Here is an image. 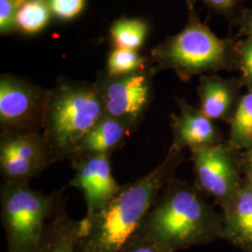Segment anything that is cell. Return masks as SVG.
<instances>
[{
  "label": "cell",
  "mask_w": 252,
  "mask_h": 252,
  "mask_svg": "<svg viewBox=\"0 0 252 252\" xmlns=\"http://www.w3.org/2000/svg\"><path fill=\"white\" fill-rule=\"evenodd\" d=\"M132 134L133 132L126 125L105 114L83 137L72 159L79 156L111 155L125 144L126 138Z\"/></svg>",
  "instance_id": "5bb4252c"
},
{
  "label": "cell",
  "mask_w": 252,
  "mask_h": 252,
  "mask_svg": "<svg viewBox=\"0 0 252 252\" xmlns=\"http://www.w3.org/2000/svg\"><path fill=\"white\" fill-rule=\"evenodd\" d=\"M222 216L194 184L176 176L163 187L135 237L166 252L220 239Z\"/></svg>",
  "instance_id": "7a4b0ae2"
},
{
  "label": "cell",
  "mask_w": 252,
  "mask_h": 252,
  "mask_svg": "<svg viewBox=\"0 0 252 252\" xmlns=\"http://www.w3.org/2000/svg\"><path fill=\"white\" fill-rule=\"evenodd\" d=\"M188 6H194L197 1L203 2L208 9L217 14L224 16L232 24L243 9L244 2L246 0H186Z\"/></svg>",
  "instance_id": "44dd1931"
},
{
  "label": "cell",
  "mask_w": 252,
  "mask_h": 252,
  "mask_svg": "<svg viewBox=\"0 0 252 252\" xmlns=\"http://www.w3.org/2000/svg\"><path fill=\"white\" fill-rule=\"evenodd\" d=\"M185 157L169 149L152 171L122 186L108 205L79 223L75 252H121L138 234L163 187Z\"/></svg>",
  "instance_id": "6da1fadb"
},
{
  "label": "cell",
  "mask_w": 252,
  "mask_h": 252,
  "mask_svg": "<svg viewBox=\"0 0 252 252\" xmlns=\"http://www.w3.org/2000/svg\"><path fill=\"white\" fill-rule=\"evenodd\" d=\"M121 252H166L156 245L135 237Z\"/></svg>",
  "instance_id": "d4e9b609"
},
{
  "label": "cell",
  "mask_w": 252,
  "mask_h": 252,
  "mask_svg": "<svg viewBox=\"0 0 252 252\" xmlns=\"http://www.w3.org/2000/svg\"><path fill=\"white\" fill-rule=\"evenodd\" d=\"M230 125L227 142L234 149L244 152L252 147V91L242 95Z\"/></svg>",
  "instance_id": "2e32d148"
},
{
  "label": "cell",
  "mask_w": 252,
  "mask_h": 252,
  "mask_svg": "<svg viewBox=\"0 0 252 252\" xmlns=\"http://www.w3.org/2000/svg\"><path fill=\"white\" fill-rule=\"evenodd\" d=\"M180 111L171 114L170 126L173 132L172 144L169 149L189 152L223 143V135L214 124L199 108L190 106L184 98L176 97Z\"/></svg>",
  "instance_id": "8fae6325"
},
{
  "label": "cell",
  "mask_w": 252,
  "mask_h": 252,
  "mask_svg": "<svg viewBox=\"0 0 252 252\" xmlns=\"http://www.w3.org/2000/svg\"><path fill=\"white\" fill-rule=\"evenodd\" d=\"M152 65L144 71L121 78L102 76L95 85L105 114L126 125L133 133L142 122L153 97Z\"/></svg>",
  "instance_id": "52a82bcc"
},
{
  "label": "cell",
  "mask_w": 252,
  "mask_h": 252,
  "mask_svg": "<svg viewBox=\"0 0 252 252\" xmlns=\"http://www.w3.org/2000/svg\"><path fill=\"white\" fill-rule=\"evenodd\" d=\"M241 153L227 141L190 152L194 186L214 199L221 209L234 198L243 182Z\"/></svg>",
  "instance_id": "8992f818"
},
{
  "label": "cell",
  "mask_w": 252,
  "mask_h": 252,
  "mask_svg": "<svg viewBox=\"0 0 252 252\" xmlns=\"http://www.w3.org/2000/svg\"><path fill=\"white\" fill-rule=\"evenodd\" d=\"M233 24L238 28L240 35L246 37H252V7H244L236 18L234 19Z\"/></svg>",
  "instance_id": "cb8c5ba5"
},
{
  "label": "cell",
  "mask_w": 252,
  "mask_h": 252,
  "mask_svg": "<svg viewBox=\"0 0 252 252\" xmlns=\"http://www.w3.org/2000/svg\"><path fill=\"white\" fill-rule=\"evenodd\" d=\"M104 115L95 83L62 81L49 90L41 135L54 162L70 161L83 137Z\"/></svg>",
  "instance_id": "277c9868"
},
{
  "label": "cell",
  "mask_w": 252,
  "mask_h": 252,
  "mask_svg": "<svg viewBox=\"0 0 252 252\" xmlns=\"http://www.w3.org/2000/svg\"><path fill=\"white\" fill-rule=\"evenodd\" d=\"M108 154L79 156L70 160L75 175L69 186L82 191L87 205L86 216L106 207L122 189L111 170Z\"/></svg>",
  "instance_id": "30bf717a"
},
{
  "label": "cell",
  "mask_w": 252,
  "mask_h": 252,
  "mask_svg": "<svg viewBox=\"0 0 252 252\" xmlns=\"http://www.w3.org/2000/svg\"><path fill=\"white\" fill-rule=\"evenodd\" d=\"M51 13L45 0H27L17 12L16 28L25 34H36L48 25Z\"/></svg>",
  "instance_id": "ac0fdd59"
},
{
  "label": "cell",
  "mask_w": 252,
  "mask_h": 252,
  "mask_svg": "<svg viewBox=\"0 0 252 252\" xmlns=\"http://www.w3.org/2000/svg\"><path fill=\"white\" fill-rule=\"evenodd\" d=\"M150 66V61L137 54L136 51L115 48L108 56L105 76L108 78L126 77L144 71Z\"/></svg>",
  "instance_id": "d6986e66"
},
{
  "label": "cell",
  "mask_w": 252,
  "mask_h": 252,
  "mask_svg": "<svg viewBox=\"0 0 252 252\" xmlns=\"http://www.w3.org/2000/svg\"><path fill=\"white\" fill-rule=\"evenodd\" d=\"M47 2L51 12L63 21L77 17L85 5V0H48Z\"/></svg>",
  "instance_id": "7402d4cb"
},
{
  "label": "cell",
  "mask_w": 252,
  "mask_h": 252,
  "mask_svg": "<svg viewBox=\"0 0 252 252\" xmlns=\"http://www.w3.org/2000/svg\"><path fill=\"white\" fill-rule=\"evenodd\" d=\"M241 166L244 177L252 181V147L241 153Z\"/></svg>",
  "instance_id": "484cf974"
},
{
  "label": "cell",
  "mask_w": 252,
  "mask_h": 252,
  "mask_svg": "<svg viewBox=\"0 0 252 252\" xmlns=\"http://www.w3.org/2000/svg\"><path fill=\"white\" fill-rule=\"evenodd\" d=\"M65 205L63 194L46 224L36 252H75L80 221L68 216Z\"/></svg>",
  "instance_id": "9a60e30c"
},
{
  "label": "cell",
  "mask_w": 252,
  "mask_h": 252,
  "mask_svg": "<svg viewBox=\"0 0 252 252\" xmlns=\"http://www.w3.org/2000/svg\"><path fill=\"white\" fill-rule=\"evenodd\" d=\"M189 5V21L175 36H168L152 51L150 60L155 73L174 70L182 81L196 75L238 70L236 36L220 38L203 23Z\"/></svg>",
  "instance_id": "3957f363"
},
{
  "label": "cell",
  "mask_w": 252,
  "mask_h": 252,
  "mask_svg": "<svg viewBox=\"0 0 252 252\" xmlns=\"http://www.w3.org/2000/svg\"><path fill=\"white\" fill-rule=\"evenodd\" d=\"M49 91L12 75L0 78L1 132H40Z\"/></svg>",
  "instance_id": "ba28073f"
},
{
  "label": "cell",
  "mask_w": 252,
  "mask_h": 252,
  "mask_svg": "<svg viewBox=\"0 0 252 252\" xmlns=\"http://www.w3.org/2000/svg\"><path fill=\"white\" fill-rule=\"evenodd\" d=\"M63 190L47 194L32 189L29 183L3 182L0 189L1 220L8 252H36Z\"/></svg>",
  "instance_id": "5b68a950"
},
{
  "label": "cell",
  "mask_w": 252,
  "mask_h": 252,
  "mask_svg": "<svg viewBox=\"0 0 252 252\" xmlns=\"http://www.w3.org/2000/svg\"><path fill=\"white\" fill-rule=\"evenodd\" d=\"M237 54L238 70L244 87L252 91V37H245L237 41L235 46Z\"/></svg>",
  "instance_id": "ffe728a7"
},
{
  "label": "cell",
  "mask_w": 252,
  "mask_h": 252,
  "mask_svg": "<svg viewBox=\"0 0 252 252\" xmlns=\"http://www.w3.org/2000/svg\"><path fill=\"white\" fill-rule=\"evenodd\" d=\"M240 78L224 79L215 74L202 75L199 80V109L212 121L230 124L242 98Z\"/></svg>",
  "instance_id": "7c38bea8"
},
{
  "label": "cell",
  "mask_w": 252,
  "mask_h": 252,
  "mask_svg": "<svg viewBox=\"0 0 252 252\" xmlns=\"http://www.w3.org/2000/svg\"><path fill=\"white\" fill-rule=\"evenodd\" d=\"M54 162L40 132H1L0 172L3 182L29 183Z\"/></svg>",
  "instance_id": "9c48e42d"
},
{
  "label": "cell",
  "mask_w": 252,
  "mask_h": 252,
  "mask_svg": "<svg viewBox=\"0 0 252 252\" xmlns=\"http://www.w3.org/2000/svg\"><path fill=\"white\" fill-rule=\"evenodd\" d=\"M220 239L241 252H252V181L244 177L240 189L222 208Z\"/></svg>",
  "instance_id": "4fadbf2b"
},
{
  "label": "cell",
  "mask_w": 252,
  "mask_h": 252,
  "mask_svg": "<svg viewBox=\"0 0 252 252\" xmlns=\"http://www.w3.org/2000/svg\"><path fill=\"white\" fill-rule=\"evenodd\" d=\"M149 27L142 20L123 18L110 27V36L116 49L136 51L144 43Z\"/></svg>",
  "instance_id": "e0dca14e"
},
{
  "label": "cell",
  "mask_w": 252,
  "mask_h": 252,
  "mask_svg": "<svg viewBox=\"0 0 252 252\" xmlns=\"http://www.w3.org/2000/svg\"><path fill=\"white\" fill-rule=\"evenodd\" d=\"M27 0H0V31L8 34L16 29V15Z\"/></svg>",
  "instance_id": "603a6c76"
}]
</instances>
